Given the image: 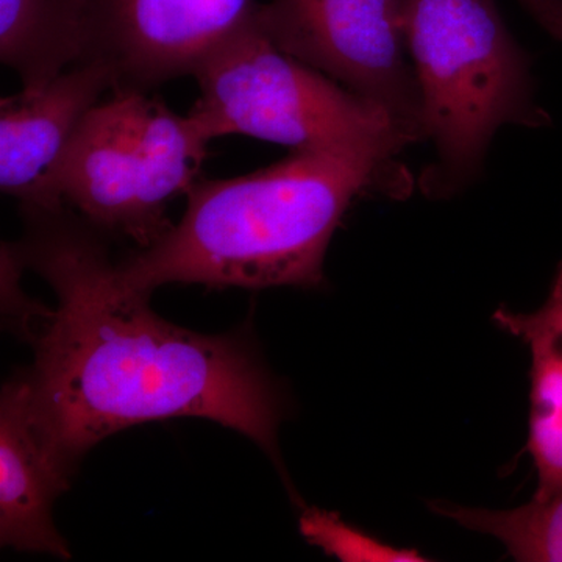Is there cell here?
Listing matches in <instances>:
<instances>
[{
  "label": "cell",
  "mask_w": 562,
  "mask_h": 562,
  "mask_svg": "<svg viewBox=\"0 0 562 562\" xmlns=\"http://www.w3.org/2000/svg\"><path fill=\"white\" fill-rule=\"evenodd\" d=\"M21 210L27 236L14 246L22 265L58 299L33 336L31 383L41 431L66 469L113 432L172 417L217 422L279 462L283 402L241 338L157 316L149 295L122 286L98 228L68 206Z\"/></svg>",
  "instance_id": "6da1fadb"
},
{
  "label": "cell",
  "mask_w": 562,
  "mask_h": 562,
  "mask_svg": "<svg viewBox=\"0 0 562 562\" xmlns=\"http://www.w3.org/2000/svg\"><path fill=\"white\" fill-rule=\"evenodd\" d=\"M413 190L397 157L355 147L292 150L247 176L199 180L179 224L117 265V277L143 295L169 283L319 288L350 206L366 195L403 201Z\"/></svg>",
  "instance_id": "7a4b0ae2"
},
{
  "label": "cell",
  "mask_w": 562,
  "mask_h": 562,
  "mask_svg": "<svg viewBox=\"0 0 562 562\" xmlns=\"http://www.w3.org/2000/svg\"><path fill=\"white\" fill-rule=\"evenodd\" d=\"M406 47L419 85L425 133L436 161L419 179L449 199L482 177L505 125L542 128L531 57L506 27L497 0H402Z\"/></svg>",
  "instance_id": "3957f363"
},
{
  "label": "cell",
  "mask_w": 562,
  "mask_h": 562,
  "mask_svg": "<svg viewBox=\"0 0 562 562\" xmlns=\"http://www.w3.org/2000/svg\"><path fill=\"white\" fill-rule=\"evenodd\" d=\"M209 133L143 91H113L88 111L49 180L52 209L68 206L143 249L172 224L169 203L199 181Z\"/></svg>",
  "instance_id": "277c9868"
},
{
  "label": "cell",
  "mask_w": 562,
  "mask_h": 562,
  "mask_svg": "<svg viewBox=\"0 0 562 562\" xmlns=\"http://www.w3.org/2000/svg\"><path fill=\"white\" fill-rule=\"evenodd\" d=\"M257 10L195 72L201 98L190 113L211 139L246 135L292 150L355 147L390 157L417 143L387 111L281 52Z\"/></svg>",
  "instance_id": "5b68a950"
},
{
  "label": "cell",
  "mask_w": 562,
  "mask_h": 562,
  "mask_svg": "<svg viewBox=\"0 0 562 562\" xmlns=\"http://www.w3.org/2000/svg\"><path fill=\"white\" fill-rule=\"evenodd\" d=\"M258 22L284 54L319 70L427 140L402 0H271Z\"/></svg>",
  "instance_id": "8992f818"
},
{
  "label": "cell",
  "mask_w": 562,
  "mask_h": 562,
  "mask_svg": "<svg viewBox=\"0 0 562 562\" xmlns=\"http://www.w3.org/2000/svg\"><path fill=\"white\" fill-rule=\"evenodd\" d=\"M92 60L113 90L147 92L195 76L254 16L257 0H91Z\"/></svg>",
  "instance_id": "52a82bcc"
},
{
  "label": "cell",
  "mask_w": 562,
  "mask_h": 562,
  "mask_svg": "<svg viewBox=\"0 0 562 562\" xmlns=\"http://www.w3.org/2000/svg\"><path fill=\"white\" fill-rule=\"evenodd\" d=\"M113 72L103 61L80 63L38 90L0 101V188L21 209H52L49 180L70 138L106 91Z\"/></svg>",
  "instance_id": "ba28073f"
},
{
  "label": "cell",
  "mask_w": 562,
  "mask_h": 562,
  "mask_svg": "<svg viewBox=\"0 0 562 562\" xmlns=\"http://www.w3.org/2000/svg\"><path fill=\"white\" fill-rule=\"evenodd\" d=\"M69 469L41 431L31 379L5 384L0 402V541L21 552L70 558L52 520L55 498L68 490Z\"/></svg>",
  "instance_id": "9c48e42d"
},
{
  "label": "cell",
  "mask_w": 562,
  "mask_h": 562,
  "mask_svg": "<svg viewBox=\"0 0 562 562\" xmlns=\"http://www.w3.org/2000/svg\"><path fill=\"white\" fill-rule=\"evenodd\" d=\"M501 330L530 349V435L527 450L538 472L532 501L546 502L562 492V261L549 297L538 312L498 308L492 316Z\"/></svg>",
  "instance_id": "30bf717a"
},
{
  "label": "cell",
  "mask_w": 562,
  "mask_h": 562,
  "mask_svg": "<svg viewBox=\"0 0 562 562\" xmlns=\"http://www.w3.org/2000/svg\"><path fill=\"white\" fill-rule=\"evenodd\" d=\"M91 57V0H0V60L22 90L46 87Z\"/></svg>",
  "instance_id": "8fae6325"
},
{
  "label": "cell",
  "mask_w": 562,
  "mask_h": 562,
  "mask_svg": "<svg viewBox=\"0 0 562 562\" xmlns=\"http://www.w3.org/2000/svg\"><path fill=\"white\" fill-rule=\"evenodd\" d=\"M431 509L468 530L498 539L516 561L562 562V492L550 501L503 512L446 502H432Z\"/></svg>",
  "instance_id": "7c38bea8"
},
{
  "label": "cell",
  "mask_w": 562,
  "mask_h": 562,
  "mask_svg": "<svg viewBox=\"0 0 562 562\" xmlns=\"http://www.w3.org/2000/svg\"><path fill=\"white\" fill-rule=\"evenodd\" d=\"M301 532L312 546L341 561H425L416 550L395 549L372 538L368 532L350 527L335 513L308 508L301 517Z\"/></svg>",
  "instance_id": "4fadbf2b"
},
{
  "label": "cell",
  "mask_w": 562,
  "mask_h": 562,
  "mask_svg": "<svg viewBox=\"0 0 562 562\" xmlns=\"http://www.w3.org/2000/svg\"><path fill=\"white\" fill-rule=\"evenodd\" d=\"M554 38L562 41V0H517Z\"/></svg>",
  "instance_id": "5bb4252c"
}]
</instances>
